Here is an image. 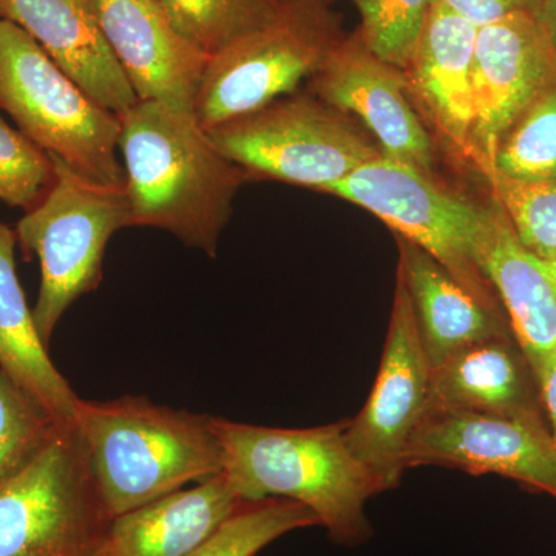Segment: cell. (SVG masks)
Segmentation results:
<instances>
[{"label":"cell","mask_w":556,"mask_h":556,"mask_svg":"<svg viewBox=\"0 0 556 556\" xmlns=\"http://www.w3.org/2000/svg\"><path fill=\"white\" fill-rule=\"evenodd\" d=\"M118 116L130 226L167 230L215 257L247 172L217 148L193 109L139 100Z\"/></svg>","instance_id":"1"},{"label":"cell","mask_w":556,"mask_h":556,"mask_svg":"<svg viewBox=\"0 0 556 556\" xmlns=\"http://www.w3.org/2000/svg\"><path fill=\"white\" fill-rule=\"evenodd\" d=\"M214 426L223 475L241 501H295L346 546L371 536L365 504L380 492L348 447V419L316 428H270L214 417Z\"/></svg>","instance_id":"2"},{"label":"cell","mask_w":556,"mask_h":556,"mask_svg":"<svg viewBox=\"0 0 556 556\" xmlns=\"http://www.w3.org/2000/svg\"><path fill=\"white\" fill-rule=\"evenodd\" d=\"M75 426L113 517L223 473L214 417L148 397L79 399Z\"/></svg>","instance_id":"3"},{"label":"cell","mask_w":556,"mask_h":556,"mask_svg":"<svg viewBox=\"0 0 556 556\" xmlns=\"http://www.w3.org/2000/svg\"><path fill=\"white\" fill-rule=\"evenodd\" d=\"M51 159L53 185L16 226L22 249L39 258L40 288L33 318L47 346L65 311L80 295L100 288L108 243L130 226L126 182L94 181L56 156Z\"/></svg>","instance_id":"4"},{"label":"cell","mask_w":556,"mask_h":556,"mask_svg":"<svg viewBox=\"0 0 556 556\" xmlns=\"http://www.w3.org/2000/svg\"><path fill=\"white\" fill-rule=\"evenodd\" d=\"M345 38L336 0H278L273 20L211 56L197 119L211 130L294 93Z\"/></svg>","instance_id":"5"},{"label":"cell","mask_w":556,"mask_h":556,"mask_svg":"<svg viewBox=\"0 0 556 556\" xmlns=\"http://www.w3.org/2000/svg\"><path fill=\"white\" fill-rule=\"evenodd\" d=\"M0 110L22 134L94 181L124 182L119 116L90 98L13 22L0 17Z\"/></svg>","instance_id":"6"},{"label":"cell","mask_w":556,"mask_h":556,"mask_svg":"<svg viewBox=\"0 0 556 556\" xmlns=\"http://www.w3.org/2000/svg\"><path fill=\"white\" fill-rule=\"evenodd\" d=\"M113 515L78 428L0 485V556H100Z\"/></svg>","instance_id":"7"},{"label":"cell","mask_w":556,"mask_h":556,"mask_svg":"<svg viewBox=\"0 0 556 556\" xmlns=\"http://www.w3.org/2000/svg\"><path fill=\"white\" fill-rule=\"evenodd\" d=\"M207 131L249 179H277L320 192L382 155L353 118L308 94H288Z\"/></svg>","instance_id":"8"},{"label":"cell","mask_w":556,"mask_h":556,"mask_svg":"<svg viewBox=\"0 0 556 556\" xmlns=\"http://www.w3.org/2000/svg\"><path fill=\"white\" fill-rule=\"evenodd\" d=\"M327 193L367 208L399 237L438 260L471 295L506 314L478 263V243L490 207L383 155L358 167Z\"/></svg>","instance_id":"9"},{"label":"cell","mask_w":556,"mask_h":556,"mask_svg":"<svg viewBox=\"0 0 556 556\" xmlns=\"http://www.w3.org/2000/svg\"><path fill=\"white\" fill-rule=\"evenodd\" d=\"M431 364L420 338L407 285L397 270L393 311L375 387L367 404L348 419L345 439L379 492L394 489L405 468V448L430 404Z\"/></svg>","instance_id":"10"},{"label":"cell","mask_w":556,"mask_h":556,"mask_svg":"<svg viewBox=\"0 0 556 556\" xmlns=\"http://www.w3.org/2000/svg\"><path fill=\"white\" fill-rule=\"evenodd\" d=\"M442 466L500 475L556 497V448L544 419L428 404L405 448V468Z\"/></svg>","instance_id":"11"},{"label":"cell","mask_w":556,"mask_h":556,"mask_svg":"<svg viewBox=\"0 0 556 556\" xmlns=\"http://www.w3.org/2000/svg\"><path fill=\"white\" fill-rule=\"evenodd\" d=\"M311 87L318 100L361 121L386 159L437 177L434 142L412 100L404 70L376 56L357 31L311 76Z\"/></svg>","instance_id":"12"},{"label":"cell","mask_w":556,"mask_h":556,"mask_svg":"<svg viewBox=\"0 0 556 556\" xmlns=\"http://www.w3.org/2000/svg\"><path fill=\"white\" fill-rule=\"evenodd\" d=\"M556 80V53L538 13L519 11L478 28L473 166L489 172L501 139Z\"/></svg>","instance_id":"13"},{"label":"cell","mask_w":556,"mask_h":556,"mask_svg":"<svg viewBox=\"0 0 556 556\" xmlns=\"http://www.w3.org/2000/svg\"><path fill=\"white\" fill-rule=\"evenodd\" d=\"M97 9L138 100L193 109L211 56L175 27L159 0H97Z\"/></svg>","instance_id":"14"},{"label":"cell","mask_w":556,"mask_h":556,"mask_svg":"<svg viewBox=\"0 0 556 556\" xmlns=\"http://www.w3.org/2000/svg\"><path fill=\"white\" fill-rule=\"evenodd\" d=\"M478 28L433 2L405 76L420 118L457 159L473 164V61Z\"/></svg>","instance_id":"15"},{"label":"cell","mask_w":556,"mask_h":556,"mask_svg":"<svg viewBox=\"0 0 556 556\" xmlns=\"http://www.w3.org/2000/svg\"><path fill=\"white\" fill-rule=\"evenodd\" d=\"M0 17L27 33L102 108L121 115L139 101L102 33L97 0H0Z\"/></svg>","instance_id":"16"},{"label":"cell","mask_w":556,"mask_h":556,"mask_svg":"<svg viewBox=\"0 0 556 556\" xmlns=\"http://www.w3.org/2000/svg\"><path fill=\"white\" fill-rule=\"evenodd\" d=\"M478 263L530 365L554 351L556 263L529 251L497 204L489 208L478 243Z\"/></svg>","instance_id":"17"},{"label":"cell","mask_w":556,"mask_h":556,"mask_svg":"<svg viewBox=\"0 0 556 556\" xmlns=\"http://www.w3.org/2000/svg\"><path fill=\"white\" fill-rule=\"evenodd\" d=\"M397 270L404 277L431 368L464 348L510 338L506 314L471 295L438 260L396 236Z\"/></svg>","instance_id":"18"},{"label":"cell","mask_w":556,"mask_h":556,"mask_svg":"<svg viewBox=\"0 0 556 556\" xmlns=\"http://www.w3.org/2000/svg\"><path fill=\"white\" fill-rule=\"evenodd\" d=\"M241 503L218 475L113 517L100 556H188Z\"/></svg>","instance_id":"19"},{"label":"cell","mask_w":556,"mask_h":556,"mask_svg":"<svg viewBox=\"0 0 556 556\" xmlns=\"http://www.w3.org/2000/svg\"><path fill=\"white\" fill-rule=\"evenodd\" d=\"M430 402L486 415L544 419L535 372L514 336L475 343L431 368Z\"/></svg>","instance_id":"20"},{"label":"cell","mask_w":556,"mask_h":556,"mask_svg":"<svg viewBox=\"0 0 556 556\" xmlns=\"http://www.w3.org/2000/svg\"><path fill=\"white\" fill-rule=\"evenodd\" d=\"M16 230L0 222V371L62 427H76L79 399L54 367L22 291L14 262Z\"/></svg>","instance_id":"21"},{"label":"cell","mask_w":556,"mask_h":556,"mask_svg":"<svg viewBox=\"0 0 556 556\" xmlns=\"http://www.w3.org/2000/svg\"><path fill=\"white\" fill-rule=\"evenodd\" d=\"M317 525L316 515L295 501L285 497L243 501L212 536L188 556H255L292 530Z\"/></svg>","instance_id":"22"},{"label":"cell","mask_w":556,"mask_h":556,"mask_svg":"<svg viewBox=\"0 0 556 556\" xmlns=\"http://www.w3.org/2000/svg\"><path fill=\"white\" fill-rule=\"evenodd\" d=\"M186 38L208 56L273 20L278 0H159Z\"/></svg>","instance_id":"23"},{"label":"cell","mask_w":556,"mask_h":556,"mask_svg":"<svg viewBox=\"0 0 556 556\" xmlns=\"http://www.w3.org/2000/svg\"><path fill=\"white\" fill-rule=\"evenodd\" d=\"M490 172L518 179L556 178V80L497 146Z\"/></svg>","instance_id":"24"},{"label":"cell","mask_w":556,"mask_h":556,"mask_svg":"<svg viewBox=\"0 0 556 556\" xmlns=\"http://www.w3.org/2000/svg\"><path fill=\"white\" fill-rule=\"evenodd\" d=\"M496 204L529 251L556 263V178L518 179L485 175Z\"/></svg>","instance_id":"25"},{"label":"cell","mask_w":556,"mask_h":556,"mask_svg":"<svg viewBox=\"0 0 556 556\" xmlns=\"http://www.w3.org/2000/svg\"><path fill=\"white\" fill-rule=\"evenodd\" d=\"M62 426L0 371V485L49 444Z\"/></svg>","instance_id":"26"},{"label":"cell","mask_w":556,"mask_h":556,"mask_svg":"<svg viewBox=\"0 0 556 556\" xmlns=\"http://www.w3.org/2000/svg\"><path fill=\"white\" fill-rule=\"evenodd\" d=\"M361 11L357 33L380 60L407 70L426 28L433 0H354Z\"/></svg>","instance_id":"27"},{"label":"cell","mask_w":556,"mask_h":556,"mask_svg":"<svg viewBox=\"0 0 556 556\" xmlns=\"http://www.w3.org/2000/svg\"><path fill=\"white\" fill-rule=\"evenodd\" d=\"M54 181L53 159L0 116V201L30 211Z\"/></svg>","instance_id":"28"},{"label":"cell","mask_w":556,"mask_h":556,"mask_svg":"<svg viewBox=\"0 0 556 556\" xmlns=\"http://www.w3.org/2000/svg\"><path fill=\"white\" fill-rule=\"evenodd\" d=\"M438 5L444 7L473 24L477 28L519 13V11H540L541 0H433Z\"/></svg>","instance_id":"29"},{"label":"cell","mask_w":556,"mask_h":556,"mask_svg":"<svg viewBox=\"0 0 556 556\" xmlns=\"http://www.w3.org/2000/svg\"><path fill=\"white\" fill-rule=\"evenodd\" d=\"M535 372L538 391H540L541 407L546 415L548 430L554 439L556 448V348L546 356L538 358L532 364Z\"/></svg>","instance_id":"30"},{"label":"cell","mask_w":556,"mask_h":556,"mask_svg":"<svg viewBox=\"0 0 556 556\" xmlns=\"http://www.w3.org/2000/svg\"><path fill=\"white\" fill-rule=\"evenodd\" d=\"M538 16H540L541 22H543L556 53V0H541Z\"/></svg>","instance_id":"31"}]
</instances>
